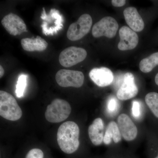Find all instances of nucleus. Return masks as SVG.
<instances>
[{"instance_id": "nucleus-1", "label": "nucleus", "mask_w": 158, "mask_h": 158, "mask_svg": "<svg viewBox=\"0 0 158 158\" xmlns=\"http://www.w3.org/2000/svg\"><path fill=\"white\" fill-rule=\"evenodd\" d=\"M80 128L73 121H67L62 123L58 129L57 141L60 149L65 153H73L80 145L79 138Z\"/></svg>"}, {"instance_id": "nucleus-2", "label": "nucleus", "mask_w": 158, "mask_h": 158, "mask_svg": "<svg viewBox=\"0 0 158 158\" xmlns=\"http://www.w3.org/2000/svg\"><path fill=\"white\" fill-rule=\"evenodd\" d=\"M23 115L16 99L10 94L0 91V116L10 121H16Z\"/></svg>"}, {"instance_id": "nucleus-3", "label": "nucleus", "mask_w": 158, "mask_h": 158, "mask_svg": "<svg viewBox=\"0 0 158 158\" xmlns=\"http://www.w3.org/2000/svg\"><path fill=\"white\" fill-rule=\"evenodd\" d=\"M71 110L70 105L68 102L62 99H56L48 106L45 117L49 122L58 123L67 119Z\"/></svg>"}, {"instance_id": "nucleus-4", "label": "nucleus", "mask_w": 158, "mask_h": 158, "mask_svg": "<svg viewBox=\"0 0 158 158\" xmlns=\"http://www.w3.org/2000/svg\"><path fill=\"white\" fill-rule=\"evenodd\" d=\"M40 18L43 20L41 25L43 33L46 36L56 34L63 28L64 19L56 9H51L47 14L43 8Z\"/></svg>"}, {"instance_id": "nucleus-5", "label": "nucleus", "mask_w": 158, "mask_h": 158, "mask_svg": "<svg viewBox=\"0 0 158 158\" xmlns=\"http://www.w3.org/2000/svg\"><path fill=\"white\" fill-rule=\"evenodd\" d=\"M92 24V18L88 14L82 15L76 22L71 24L67 32V37L72 41L81 39L89 33Z\"/></svg>"}, {"instance_id": "nucleus-6", "label": "nucleus", "mask_w": 158, "mask_h": 158, "mask_svg": "<svg viewBox=\"0 0 158 158\" xmlns=\"http://www.w3.org/2000/svg\"><path fill=\"white\" fill-rule=\"evenodd\" d=\"M56 80L57 84L63 88H79L84 84L85 76L81 71L62 69L56 74Z\"/></svg>"}, {"instance_id": "nucleus-7", "label": "nucleus", "mask_w": 158, "mask_h": 158, "mask_svg": "<svg viewBox=\"0 0 158 158\" xmlns=\"http://www.w3.org/2000/svg\"><path fill=\"white\" fill-rule=\"evenodd\" d=\"M118 27V23L115 19L111 16H106L94 25L92 35L95 38L102 36L113 38L116 35Z\"/></svg>"}, {"instance_id": "nucleus-8", "label": "nucleus", "mask_w": 158, "mask_h": 158, "mask_svg": "<svg viewBox=\"0 0 158 158\" xmlns=\"http://www.w3.org/2000/svg\"><path fill=\"white\" fill-rule=\"evenodd\" d=\"M87 56V51L85 49L70 47L61 52L59 62L63 67H70L84 61Z\"/></svg>"}, {"instance_id": "nucleus-9", "label": "nucleus", "mask_w": 158, "mask_h": 158, "mask_svg": "<svg viewBox=\"0 0 158 158\" xmlns=\"http://www.w3.org/2000/svg\"><path fill=\"white\" fill-rule=\"evenodd\" d=\"M2 23L6 31L12 36L19 35L27 31L22 19L14 13L6 15L2 19Z\"/></svg>"}, {"instance_id": "nucleus-10", "label": "nucleus", "mask_w": 158, "mask_h": 158, "mask_svg": "<svg viewBox=\"0 0 158 158\" xmlns=\"http://www.w3.org/2000/svg\"><path fill=\"white\" fill-rule=\"evenodd\" d=\"M138 92V89L135 84L134 76L131 73H127L124 75L122 85L117 90V98L120 100H127L135 97Z\"/></svg>"}, {"instance_id": "nucleus-11", "label": "nucleus", "mask_w": 158, "mask_h": 158, "mask_svg": "<svg viewBox=\"0 0 158 158\" xmlns=\"http://www.w3.org/2000/svg\"><path fill=\"white\" fill-rule=\"evenodd\" d=\"M117 124L121 135L125 140L132 141L138 135V129L129 116L123 113L118 116Z\"/></svg>"}, {"instance_id": "nucleus-12", "label": "nucleus", "mask_w": 158, "mask_h": 158, "mask_svg": "<svg viewBox=\"0 0 158 158\" xmlns=\"http://www.w3.org/2000/svg\"><path fill=\"white\" fill-rule=\"evenodd\" d=\"M120 41L118 49L121 51L131 50L135 48L139 42L138 34L127 26L122 27L119 31Z\"/></svg>"}, {"instance_id": "nucleus-13", "label": "nucleus", "mask_w": 158, "mask_h": 158, "mask_svg": "<svg viewBox=\"0 0 158 158\" xmlns=\"http://www.w3.org/2000/svg\"><path fill=\"white\" fill-rule=\"evenodd\" d=\"M89 77L94 84L99 87H106L112 84L113 72L106 67L94 68L89 73Z\"/></svg>"}, {"instance_id": "nucleus-14", "label": "nucleus", "mask_w": 158, "mask_h": 158, "mask_svg": "<svg viewBox=\"0 0 158 158\" xmlns=\"http://www.w3.org/2000/svg\"><path fill=\"white\" fill-rule=\"evenodd\" d=\"M125 19L128 25L135 32H140L144 28V21L135 7H130L123 11Z\"/></svg>"}, {"instance_id": "nucleus-15", "label": "nucleus", "mask_w": 158, "mask_h": 158, "mask_svg": "<svg viewBox=\"0 0 158 158\" xmlns=\"http://www.w3.org/2000/svg\"><path fill=\"white\" fill-rule=\"evenodd\" d=\"M104 123L100 118H95L88 127V135L90 141L96 146L100 145L104 140Z\"/></svg>"}, {"instance_id": "nucleus-16", "label": "nucleus", "mask_w": 158, "mask_h": 158, "mask_svg": "<svg viewBox=\"0 0 158 158\" xmlns=\"http://www.w3.org/2000/svg\"><path fill=\"white\" fill-rule=\"evenodd\" d=\"M21 44L24 50L30 52H42L45 50L48 46L45 40L40 36H37L35 38H23L21 40Z\"/></svg>"}, {"instance_id": "nucleus-17", "label": "nucleus", "mask_w": 158, "mask_h": 158, "mask_svg": "<svg viewBox=\"0 0 158 158\" xmlns=\"http://www.w3.org/2000/svg\"><path fill=\"white\" fill-rule=\"evenodd\" d=\"M122 135L118 124L114 121L109 123L104 136L103 142L105 144H110L113 140L115 143H118L121 141Z\"/></svg>"}, {"instance_id": "nucleus-18", "label": "nucleus", "mask_w": 158, "mask_h": 158, "mask_svg": "<svg viewBox=\"0 0 158 158\" xmlns=\"http://www.w3.org/2000/svg\"><path fill=\"white\" fill-rule=\"evenodd\" d=\"M158 65V52L141 60L139 64V68L142 72L148 73Z\"/></svg>"}, {"instance_id": "nucleus-19", "label": "nucleus", "mask_w": 158, "mask_h": 158, "mask_svg": "<svg viewBox=\"0 0 158 158\" xmlns=\"http://www.w3.org/2000/svg\"><path fill=\"white\" fill-rule=\"evenodd\" d=\"M145 101L154 116L158 118V93L152 92L148 94L145 96Z\"/></svg>"}, {"instance_id": "nucleus-20", "label": "nucleus", "mask_w": 158, "mask_h": 158, "mask_svg": "<svg viewBox=\"0 0 158 158\" xmlns=\"http://www.w3.org/2000/svg\"><path fill=\"white\" fill-rule=\"evenodd\" d=\"M27 75L22 74L19 76L18 80L15 89V94L18 98L23 97L27 85Z\"/></svg>"}, {"instance_id": "nucleus-21", "label": "nucleus", "mask_w": 158, "mask_h": 158, "mask_svg": "<svg viewBox=\"0 0 158 158\" xmlns=\"http://www.w3.org/2000/svg\"><path fill=\"white\" fill-rule=\"evenodd\" d=\"M44 153L39 148H33L29 151L26 158H43Z\"/></svg>"}, {"instance_id": "nucleus-22", "label": "nucleus", "mask_w": 158, "mask_h": 158, "mask_svg": "<svg viewBox=\"0 0 158 158\" xmlns=\"http://www.w3.org/2000/svg\"><path fill=\"white\" fill-rule=\"evenodd\" d=\"M141 105L139 102L134 101L132 102V113L135 118H138L141 115Z\"/></svg>"}, {"instance_id": "nucleus-23", "label": "nucleus", "mask_w": 158, "mask_h": 158, "mask_svg": "<svg viewBox=\"0 0 158 158\" xmlns=\"http://www.w3.org/2000/svg\"><path fill=\"white\" fill-rule=\"evenodd\" d=\"M117 107V102L115 98L110 99L108 102L107 108L108 111L110 112H114L116 111Z\"/></svg>"}, {"instance_id": "nucleus-24", "label": "nucleus", "mask_w": 158, "mask_h": 158, "mask_svg": "<svg viewBox=\"0 0 158 158\" xmlns=\"http://www.w3.org/2000/svg\"><path fill=\"white\" fill-rule=\"evenodd\" d=\"M126 1L125 0H112L111 1L112 5L114 7H121L124 6Z\"/></svg>"}, {"instance_id": "nucleus-25", "label": "nucleus", "mask_w": 158, "mask_h": 158, "mask_svg": "<svg viewBox=\"0 0 158 158\" xmlns=\"http://www.w3.org/2000/svg\"><path fill=\"white\" fill-rule=\"evenodd\" d=\"M5 73V70L2 65H0V77H2Z\"/></svg>"}, {"instance_id": "nucleus-26", "label": "nucleus", "mask_w": 158, "mask_h": 158, "mask_svg": "<svg viewBox=\"0 0 158 158\" xmlns=\"http://www.w3.org/2000/svg\"><path fill=\"white\" fill-rule=\"evenodd\" d=\"M155 81L156 85L158 86V73L156 75L155 78Z\"/></svg>"}, {"instance_id": "nucleus-27", "label": "nucleus", "mask_w": 158, "mask_h": 158, "mask_svg": "<svg viewBox=\"0 0 158 158\" xmlns=\"http://www.w3.org/2000/svg\"><path fill=\"white\" fill-rule=\"evenodd\" d=\"M153 158H158V150L157 152L156 155Z\"/></svg>"}]
</instances>
